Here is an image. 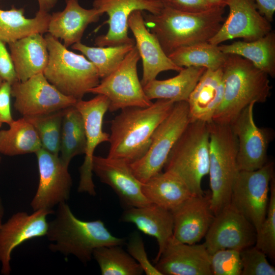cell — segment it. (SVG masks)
<instances>
[{
    "mask_svg": "<svg viewBox=\"0 0 275 275\" xmlns=\"http://www.w3.org/2000/svg\"><path fill=\"white\" fill-rule=\"evenodd\" d=\"M147 1H157V2H161L162 0H147Z\"/></svg>",
    "mask_w": 275,
    "mask_h": 275,
    "instance_id": "49",
    "label": "cell"
},
{
    "mask_svg": "<svg viewBox=\"0 0 275 275\" xmlns=\"http://www.w3.org/2000/svg\"><path fill=\"white\" fill-rule=\"evenodd\" d=\"M252 102L230 124L237 140V163L239 171H254L267 161V151L273 131L256 124Z\"/></svg>",
    "mask_w": 275,
    "mask_h": 275,
    "instance_id": "12",
    "label": "cell"
},
{
    "mask_svg": "<svg viewBox=\"0 0 275 275\" xmlns=\"http://www.w3.org/2000/svg\"><path fill=\"white\" fill-rule=\"evenodd\" d=\"M128 26L133 34L135 46L142 60L141 82L143 87L156 79L161 72H179L183 68L173 62L163 50L156 36L147 29L142 11H134L130 14Z\"/></svg>",
    "mask_w": 275,
    "mask_h": 275,
    "instance_id": "21",
    "label": "cell"
},
{
    "mask_svg": "<svg viewBox=\"0 0 275 275\" xmlns=\"http://www.w3.org/2000/svg\"><path fill=\"white\" fill-rule=\"evenodd\" d=\"M274 177V164L267 161L254 171H239L234 180L230 205L244 216L256 232L265 217Z\"/></svg>",
    "mask_w": 275,
    "mask_h": 275,
    "instance_id": "10",
    "label": "cell"
},
{
    "mask_svg": "<svg viewBox=\"0 0 275 275\" xmlns=\"http://www.w3.org/2000/svg\"><path fill=\"white\" fill-rule=\"evenodd\" d=\"M142 190L150 203L171 211L193 196L188 187L179 177L165 171L142 183Z\"/></svg>",
    "mask_w": 275,
    "mask_h": 275,
    "instance_id": "27",
    "label": "cell"
},
{
    "mask_svg": "<svg viewBox=\"0 0 275 275\" xmlns=\"http://www.w3.org/2000/svg\"><path fill=\"white\" fill-rule=\"evenodd\" d=\"M86 139L82 117L74 105L65 109L61 130L60 156L67 166L75 156L85 154Z\"/></svg>",
    "mask_w": 275,
    "mask_h": 275,
    "instance_id": "32",
    "label": "cell"
},
{
    "mask_svg": "<svg viewBox=\"0 0 275 275\" xmlns=\"http://www.w3.org/2000/svg\"><path fill=\"white\" fill-rule=\"evenodd\" d=\"M127 246L128 254L140 264L146 274L161 275L149 260L142 238L138 232L131 234Z\"/></svg>",
    "mask_w": 275,
    "mask_h": 275,
    "instance_id": "40",
    "label": "cell"
},
{
    "mask_svg": "<svg viewBox=\"0 0 275 275\" xmlns=\"http://www.w3.org/2000/svg\"><path fill=\"white\" fill-rule=\"evenodd\" d=\"M66 4L62 11L50 15L47 33L63 40L64 45L68 47L81 42L87 26L97 22L103 14L94 8H82L78 0H66Z\"/></svg>",
    "mask_w": 275,
    "mask_h": 275,
    "instance_id": "23",
    "label": "cell"
},
{
    "mask_svg": "<svg viewBox=\"0 0 275 275\" xmlns=\"http://www.w3.org/2000/svg\"><path fill=\"white\" fill-rule=\"evenodd\" d=\"M65 109L23 117L36 130L42 148L56 155H59L60 151L62 124Z\"/></svg>",
    "mask_w": 275,
    "mask_h": 275,
    "instance_id": "36",
    "label": "cell"
},
{
    "mask_svg": "<svg viewBox=\"0 0 275 275\" xmlns=\"http://www.w3.org/2000/svg\"><path fill=\"white\" fill-rule=\"evenodd\" d=\"M256 237L253 225L229 204L214 216L204 243L211 255L223 249L241 251L255 245Z\"/></svg>",
    "mask_w": 275,
    "mask_h": 275,
    "instance_id": "15",
    "label": "cell"
},
{
    "mask_svg": "<svg viewBox=\"0 0 275 275\" xmlns=\"http://www.w3.org/2000/svg\"><path fill=\"white\" fill-rule=\"evenodd\" d=\"M108 105L107 98L100 94L89 100H78L74 104L82 117L86 139L85 160L79 169L78 191L87 193L91 196L96 195L92 179L94 151L100 144L109 141V134L103 131L102 129L103 117Z\"/></svg>",
    "mask_w": 275,
    "mask_h": 275,
    "instance_id": "14",
    "label": "cell"
},
{
    "mask_svg": "<svg viewBox=\"0 0 275 275\" xmlns=\"http://www.w3.org/2000/svg\"><path fill=\"white\" fill-rule=\"evenodd\" d=\"M46 236L51 242V251L73 255L84 263L91 260L95 249L122 245L125 241V238L112 235L100 219H78L66 202L58 205L55 217L48 223Z\"/></svg>",
    "mask_w": 275,
    "mask_h": 275,
    "instance_id": "3",
    "label": "cell"
},
{
    "mask_svg": "<svg viewBox=\"0 0 275 275\" xmlns=\"http://www.w3.org/2000/svg\"><path fill=\"white\" fill-rule=\"evenodd\" d=\"M164 6L187 12H200L214 6L206 0H162Z\"/></svg>",
    "mask_w": 275,
    "mask_h": 275,
    "instance_id": "41",
    "label": "cell"
},
{
    "mask_svg": "<svg viewBox=\"0 0 275 275\" xmlns=\"http://www.w3.org/2000/svg\"><path fill=\"white\" fill-rule=\"evenodd\" d=\"M210 267L212 275H241L240 251L227 249L216 251L211 255Z\"/></svg>",
    "mask_w": 275,
    "mask_h": 275,
    "instance_id": "39",
    "label": "cell"
},
{
    "mask_svg": "<svg viewBox=\"0 0 275 275\" xmlns=\"http://www.w3.org/2000/svg\"><path fill=\"white\" fill-rule=\"evenodd\" d=\"M3 81H4L3 79H2V78L0 76V87L2 86Z\"/></svg>",
    "mask_w": 275,
    "mask_h": 275,
    "instance_id": "48",
    "label": "cell"
},
{
    "mask_svg": "<svg viewBox=\"0 0 275 275\" xmlns=\"http://www.w3.org/2000/svg\"><path fill=\"white\" fill-rule=\"evenodd\" d=\"M1 156H0V162H1Z\"/></svg>",
    "mask_w": 275,
    "mask_h": 275,
    "instance_id": "50",
    "label": "cell"
},
{
    "mask_svg": "<svg viewBox=\"0 0 275 275\" xmlns=\"http://www.w3.org/2000/svg\"><path fill=\"white\" fill-rule=\"evenodd\" d=\"M93 257L102 275H140L144 272L140 264L121 245L97 248L94 250Z\"/></svg>",
    "mask_w": 275,
    "mask_h": 275,
    "instance_id": "34",
    "label": "cell"
},
{
    "mask_svg": "<svg viewBox=\"0 0 275 275\" xmlns=\"http://www.w3.org/2000/svg\"><path fill=\"white\" fill-rule=\"evenodd\" d=\"M259 12L270 22L275 12V0H253Z\"/></svg>",
    "mask_w": 275,
    "mask_h": 275,
    "instance_id": "44",
    "label": "cell"
},
{
    "mask_svg": "<svg viewBox=\"0 0 275 275\" xmlns=\"http://www.w3.org/2000/svg\"><path fill=\"white\" fill-rule=\"evenodd\" d=\"M0 76L4 81L13 85L18 80L14 66L5 44L0 40Z\"/></svg>",
    "mask_w": 275,
    "mask_h": 275,
    "instance_id": "42",
    "label": "cell"
},
{
    "mask_svg": "<svg viewBox=\"0 0 275 275\" xmlns=\"http://www.w3.org/2000/svg\"><path fill=\"white\" fill-rule=\"evenodd\" d=\"M255 245L271 259L275 258V181L272 178L267 212L256 232Z\"/></svg>",
    "mask_w": 275,
    "mask_h": 275,
    "instance_id": "37",
    "label": "cell"
},
{
    "mask_svg": "<svg viewBox=\"0 0 275 275\" xmlns=\"http://www.w3.org/2000/svg\"><path fill=\"white\" fill-rule=\"evenodd\" d=\"M53 213L54 211L45 209L34 211L31 214L17 212L2 224L0 227L1 274H10L11 254L15 248L28 240L46 236V217Z\"/></svg>",
    "mask_w": 275,
    "mask_h": 275,
    "instance_id": "18",
    "label": "cell"
},
{
    "mask_svg": "<svg viewBox=\"0 0 275 275\" xmlns=\"http://www.w3.org/2000/svg\"><path fill=\"white\" fill-rule=\"evenodd\" d=\"M242 264L241 275H274L275 268L267 256L255 245L240 251Z\"/></svg>",
    "mask_w": 275,
    "mask_h": 275,
    "instance_id": "38",
    "label": "cell"
},
{
    "mask_svg": "<svg viewBox=\"0 0 275 275\" xmlns=\"http://www.w3.org/2000/svg\"><path fill=\"white\" fill-rule=\"evenodd\" d=\"M174 102L157 99L147 107H128L111 121L107 157L131 164L147 152L153 133L171 112Z\"/></svg>",
    "mask_w": 275,
    "mask_h": 275,
    "instance_id": "2",
    "label": "cell"
},
{
    "mask_svg": "<svg viewBox=\"0 0 275 275\" xmlns=\"http://www.w3.org/2000/svg\"><path fill=\"white\" fill-rule=\"evenodd\" d=\"M134 45L91 47L80 42L73 44L71 48L81 52L94 65L100 78L102 79L118 67Z\"/></svg>",
    "mask_w": 275,
    "mask_h": 275,
    "instance_id": "35",
    "label": "cell"
},
{
    "mask_svg": "<svg viewBox=\"0 0 275 275\" xmlns=\"http://www.w3.org/2000/svg\"><path fill=\"white\" fill-rule=\"evenodd\" d=\"M14 106L23 117L48 114L74 105L77 100L56 89L43 73L37 74L24 81L11 85Z\"/></svg>",
    "mask_w": 275,
    "mask_h": 275,
    "instance_id": "11",
    "label": "cell"
},
{
    "mask_svg": "<svg viewBox=\"0 0 275 275\" xmlns=\"http://www.w3.org/2000/svg\"><path fill=\"white\" fill-rule=\"evenodd\" d=\"M214 6L226 7L228 0H206Z\"/></svg>",
    "mask_w": 275,
    "mask_h": 275,
    "instance_id": "46",
    "label": "cell"
},
{
    "mask_svg": "<svg viewBox=\"0 0 275 275\" xmlns=\"http://www.w3.org/2000/svg\"><path fill=\"white\" fill-rule=\"evenodd\" d=\"M4 214V207L2 202V199L0 197V227L3 224V218Z\"/></svg>",
    "mask_w": 275,
    "mask_h": 275,
    "instance_id": "47",
    "label": "cell"
},
{
    "mask_svg": "<svg viewBox=\"0 0 275 275\" xmlns=\"http://www.w3.org/2000/svg\"><path fill=\"white\" fill-rule=\"evenodd\" d=\"M42 35L33 34L8 44L17 78L20 81L43 73L47 65L49 52Z\"/></svg>",
    "mask_w": 275,
    "mask_h": 275,
    "instance_id": "26",
    "label": "cell"
},
{
    "mask_svg": "<svg viewBox=\"0 0 275 275\" xmlns=\"http://www.w3.org/2000/svg\"><path fill=\"white\" fill-rule=\"evenodd\" d=\"M227 6L229 15L209 43L218 45L235 38L252 41L272 31L270 22L259 12L253 0H228Z\"/></svg>",
    "mask_w": 275,
    "mask_h": 275,
    "instance_id": "17",
    "label": "cell"
},
{
    "mask_svg": "<svg viewBox=\"0 0 275 275\" xmlns=\"http://www.w3.org/2000/svg\"><path fill=\"white\" fill-rule=\"evenodd\" d=\"M168 57L180 67H199L214 70L223 67L227 54L220 50L218 45L206 42L178 48Z\"/></svg>",
    "mask_w": 275,
    "mask_h": 275,
    "instance_id": "33",
    "label": "cell"
},
{
    "mask_svg": "<svg viewBox=\"0 0 275 275\" xmlns=\"http://www.w3.org/2000/svg\"><path fill=\"white\" fill-rule=\"evenodd\" d=\"M50 14L39 11L32 18H26L24 9H0V40L9 44L33 34L47 33Z\"/></svg>",
    "mask_w": 275,
    "mask_h": 275,
    "instance_id": "30",
    "label": "cell"
},
{
    "mask_svg": "<svg viewBox=\"0 0 275 275\" xmlns=\"http://www.w3.org/2000/svg\"><path fill=\"white\" fill-rule=\"evenodd\" d=\"M44 38L49 60L44 75L62 94L77 101L82 99L100 82L96 67L83 54L69 50L50 34L47 33Z\"/></svg>",
    "mask_w": 275,
    "mask_h": 275,
    "instance_id": "6",
    "label": "cell"
},
{
    "mask_svg": "<svg viewBox=\"0 0 275 275\" xmlns=\"http://www.w3.org/2000/svg\"><path fill=\"white\" fill-rule=\"evenodd\" d=\"M223 72V97L213 122L230 124L251 103H264L269 97V76L245 58L227 54Z\"/></svg>",
    "mask_w": 275,
    "mask_h": 275,
    "instance_id": "4",
    "label": "cell"
},
{
    "mask_svg": "<svg viewBox=\"0 0 275 275\" xmlns=\"http://www.w3.org/2000/svg\"><path fill=\"white\" fill-rule=\"evenodd\" d=\"M211 255L204 243H183L173 235L155 261L161 275H212Z\"/></svg>",
    "mask_w": 275,
    "mask_h": 275,
    "instance_id": "19",
    "label": "cell"
},
{
    "mask_svg": "<svg viewBox=\"0 0 275 275\" xmlns=\"http://www.w3.org/2000/svg\"><path fill=\"white\" fill-rule=\"evenodd\" d=\"M209 127V183L211 206L215 215L230 204L233 185L239 172L237 140L230 124L214 122Z\"/></svg>",
    "mask_w": 275,
    "mask_h": 275,
    "instance_id": "7",
    "label": "cell"
},
{
    "mask_svg": "<svg viewBox=\"0 0 275 275\" xmlns=\"http://www.w3.org/2000/svg\"><path fill=\"white\" fill-rule=\"evenodd\" d=\"M190 122L187 101L175 102L170 113L154 131L147 152L129 164L141 183L161 172L171 150Z\"/></svg>",
    "mask_w": 275,
    "mask_h": 275,
    "instance_id": "8",
    "label": "cell"
},
{
    "mask_svg": "<svg viewBox=\"0 0 275 275\" xmlns=\"http://www.w3.org/2000/svg\"><path fill=\"white\" fill-rule=\"evenodd\" d=\"M92 172L102 183L113 189L126 208L143 207L150 203L143 194L142 183L125 161L94 155Z\"/></svg>",
    "mask_w": 275,
    "mask_h": 275,
    "instance_id": "20",
    "label": "cell"
},
{
    "mask_svg": "<svg viewBox=\"0 0 275 275\" xmlns=\"http://www.w3.org/2000/svg\"><path fill=\"white\" fill-rule=\"evenodd\" d=\"M223 67L206 69L187 100L190 122H212L223 97Z\"/></svg>",
    "mask_w": 275,
    "mask_h": 275,
    "instance_id": "25",
    "label": "cell"
},
{
    "mask_svg": "<svg viewBox=\"0 0 275 275\" xmlns=\"http://www.w3.org/2000/svg\"><path fill=\"white\" fill-rule=\"evenodd\" d=\"M11 85L4 81L0 87V127L13 121L11 109Z\"/></svg>",
    "mask_w": 275,
    "mask_h": 275,
    "instance_id": "43",
    "label": "cell"
},
{
    "mask_svg": "<svg viewBox=\"0 0 275 275\" xmlns=\"http://www.w3.org/2000/svg\"><path fill=\"white\" fill-rule=\"evenodd\" d=\"M206 70L199 67H184L173 77L151 81L143 87L144 92L150 100L166 99L174 103L187 101Z\"/></svg>",
    "mask_w": 275,
    "mask_h": 275,
    "instance_id": "28",
    "label": "cell"
},
{
    "mask_svg": "<svg viewBox=\"0 0 275 275\" xmlns=\"http://www.w3.org/2000/svg\"><path fill=\"white\" fill-rule=\"evenodd\" d=\"M218 47L224 54L241 56L269 76H275V33L272 31L254 41H236L218 45Z\"/></svg>",
    "mask_w": 275,
    "mask_h": 275,
    "instance_id": "29",
    "label": "cell"
},
{
    "mask_svg": "<svg viewBox=\"0 0 275 275\" xmlns=\"http://www.w3.org/2000/svg\"><path fill=\"white\" fill-rule=\"evenodd\" d=\"M6 130H0V154L15 156L36 153L42 148L32 125L23 117L13 120Z\"/></svg>",
    "mask_w": 275,
    "mask_h": 275,
    "instance_id": "31",
    "label": "cell"
},
{
    "mask_svg": "<svg viewBox=\"0 0 275 275\" xmlns=\"http://www.w3.org/2000/svg\"><path fill=\"white\" fill-rule=\"evenodd\" d=\"M93 8L103 14L106 13L108 24L107 33L97 37V46H114L122 44H135L134 40L128 36V20L134 11H147L149 13H159L164 5L161 2L147 0H94Z\"/></svg>",
    "mask_w": 275,
    "mask_h": 275,
    "instance_id": "16",
    "label": "cell"
},
{
    "mask_svg": "<svg viewBox=\"0 0 275 275\" xmlns=\"http://www.w3.org/2000/svg\"><path fill=\"white\" fill-rule=\"evenodd\" d=\"M140 57L134 45L118 67L88 93L105 96L111 112L128 107H147L153 102L146 95L138 74Z\"/></svg>",
    "mask_w": 275,
    "mask_h": 275,
    "instance_id": "9",
    "label": "cell"
},
{
    "mask_svg": "<svg viewBox=\"0 0 275 275\" xmlns=\"http://www.w3.org/2000/svg\"><path fill=\"white\" fill-rule=\"evenodd\" d=\"M38 161L39 181L31 206L33 211L52 208L70 197L72 180L68 166L56 155L41 148L35 153Z\"/></svg>",
    "mask_w": 275,
    "mask_h": 275,
    "instance_id": "13",
    "label": "cell"
},
{
    "mask_svg": "<svg viewBox=\"0 0 275 275\" xmlns=\"http://www.w3.org/2000/svg\"><path fill=\"white\" fill-rule=\"evenodd\" d=\"M121 221L132 223L145 234L156 238L158 251L157 260L169 238L173 235V217L172 211L156 204L126 208Z\"/></svg>",
    "mask_w": 275,
    "mask_h": 275,
    "instance_id": "24",
    "label": "cell"
},
{
    "mask_svg": "<svg viewBox=\"0 0 275 275\" xmlns=\"http://www.w3.org/2000/svg\"><path fill=\"white\" fill-rule=\"evenodd\" d=\"M225 7L187 12L164 6L158 14L143 13V15L146 26L150 28L168 56L178 48L208 42L225 20Z\"/></svg>",
    "mask_w": 275,
    "mask_h": 275,
    "instance_id": "1",
    "label": "cell"
},
{
    "mask_svg": "<svg viewBox=\"0 0 275 275\" xmlns=\"http://www.w3.org/2000/svg\"><path fill=\"white\" fill-rule=\"evenodd\" d=\"M173 236L179 241L192 244L205 236L214 217L210 194L193 195L172 211Z\"/></svg>",
    "mask_w": 275,
    "mask_h": 275,
    "instance_id": "22",
    "label": "cell"
},
{
    "mask_svg": "<svg viewBox=\"0 0 275 275\" xmlns=\"http://www.w3.org/2000/svg\"><path fill=\"white\" fill-rule=\"evenodd\" d=\"M39 4V11L48 12L56 5L57 0H37Z\"/></svg>",
    "mask_w": 275,
    "mask_h": 275,
    "instance_id": "45",
    "label": "cell"
},
{
    "mask_svg": "<svg viewBox=\"0 0 275 275\" xmlns=\"http://www.w3.org/2000/svg\"><path fill=\"white\" fill-rule=\"evenodd\" d=\"M209 168V123L190 122L171 150L163 167L179 177L193 195H202V180Z\"/></svg>",
    "mask_w": 275,
    "mask_h": 275,
    "instance_id": "5",
    "label": "cell"
}]
</instances>
